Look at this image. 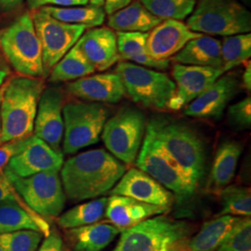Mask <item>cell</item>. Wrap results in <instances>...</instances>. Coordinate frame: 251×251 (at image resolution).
I'll return each instance as SVG.
<instances>
[{
	"label": "cell",
	"mask_w": 251,
	"mask_h": 251,
	"mask_svg": "<svg viewBox=\"0 0 251 251\" xmlns=\"http://www.w3.org/2000/svg\"><path fill=\"white\" fill-rule=\"evenodd\" d=\"M125 172V165L113 154L104 149H94L63 163L61 180L65 196L79 202L107 194Z\"/></svg>",
	"instance_id": "1"
},
{
	"label": "cell",
	"mask_w": 251,
	"mask_h": 251,
	"mask_svg": "<svg viewBox=\"0 0 251 251\" xmlns=\"http://www.w3.org/2000/svg\"><path fill=\"white\" fill-rule=\"evenodd\" d=\"M44 89L43 80L24 75L12 77L4 86L0 103L1 144L33 135L37 105Z\"/></svg>",
	"instance_id": "2"
},
{
	"label": "cell",
	"mask_w": 251,
	"mask_h": 251,
	"mask_svg": "<svg viewBox=\"0 0 251 251\" xmlns=\"http://www.w3.org/2000/svg\"><path fill=\"white\" fill-rule=\"evenodd\" d=\"M146 130L160 143L198 188L205 174L206 153L204 144L195 129L180 121L157 116L147 124Z\"/></svg>",
	"instance_id": "3"
},
{
	"label": "cell",
	"mask_w": 251,
	"mask_h": 251,
	"mask_svg": "<svg viewBox=\"0 0 251 251\" xmlns=\"http://www.w3.org/2000/svg\"><path fill=\"white\" fill-rule=\"evenodd\" d=\"M0 47L13 69L24 76L45 77L42 48L30 13H25L0 36Z\"/></svg>",
	"instance_id": "4"
},
{
	"label": "cell",
	"mask_w": 251,
	"mask_h": 251,
	"mask_svg": "<svg viewBox=\"0 0 251 251\" xmlns=\"http://www.w3.org/2000/svg\"><path fill=\"white\" fill-rule=\"evenodd\" d=\"M189 16L187 26L203 35L229 36L251 30V13L238 0H199Z\"/></svg>",
	"instance_id": "5"
},
{
	"label": "cell",
	"mask_w": 251,
	"mask_h": 251,
	"mask_svg": "<svg viewBox=\"0 0 251 251\" xmlns=\"http://www.w3.org/2000/svg\"><path fill=\"white\" fill-rule=\"evenodd\" d=\"M115 73L134 102L146 108L168 109L176 86L167 74L129 62H118Z\"/></svg>",
	"instance_id": "6"
},
{
	"label": "cell",
	"mask_w": 251,
	"mask_h": 251,
	"mask_svg": "<svg viewBox=\"0 0 251 251\" xmlns=\"http://www.w3.org/2000/svg\"><path fill=\"white\" fill-rule=\"evenodd\" d=\"M109 109L103 103L73 101L63 108V152L72 154L97 144L109 118Z\"/></svg>",
	"instance_id": "7"
},
{
	"label": "cell",
	"mask_w": 251,
	"mask_h": 251,
	"mask_svg": "<svg viewBox=\"0 0 251 251\" xmlns=\"http://www.w3.org/2000/svg\"><path fill=\"white\" fill-rule=\"evenodd\" d=\"M194 226L166 215L147 219L121 232L113 251H155L164 246L191 238Z\"/></svg>",
	"instance_id": "8"
},
{
	"label": "cell",
	"mask_w": 251,
	"mask_h": 251,
	"mask_svg": "<svg viewBox=\"0 0 251 251\" xmlns=\"http://www.w3.org/2000/svg\"><path fill=\"white\" fill-rule=\"evenodd\" d=\"M3 171L27 206L38 215L52 219L62 213L66 196L59 171H43L25 178L16 176L7 168Z\"/></svg>",
	"instance_id": "9"
},
{
	"label": "cell",
	"mask_w": 251,
	"mask_h": 251,
	"mask_svg": "<svg viewBox=\"0 0 251 251\" xmlns=\"http://www.w3.org/2000/svg\"><path fill=\"white\" fill-rule=\"evenodd\" d=\"M146 126L142 110L126 106L108 118L101 139L111 154L126 165H132L140 152Z\"/></svg>",
	"instance_id": "10"
},
{
	"label": "cell",
	"mask_w": 251,
	"mask_h": 251,
	"mask_svg": "<svg viewBox=\"0 0 251 251\" xmlns=\"http://www.w3.org/2000/svg\"><path fill=\"white\" fill-rule=\"evenodd\" d=\"M135 164L138 169L146 172L164 187L173 192L175 198L179 200H188L197 191L179 164L147 130Z\"/></svg>",
	"instance_id": "11"
},
{
	"label": "cell",
	"mask_w": 251,
	"mask_h": 251,
	"mask_svg": "<svg viewBox=\"0 0 251 251\" xmlns=\"http://www.w3.org/2000/svg\"><path fill=\"white\" fill-rule=\"evenodd\" d=\"M42 48L45 77L85 33L86 27L63 23L39 9L31 15Z\"/></svg>",
	"instance_id": "12"
},
{
	"label": "cell",
	"mask_w": 251,
	"mask_h": 251,
	"mask_svg": "<svg viewBox=\"0 0 251 251\" xmlns=\"http://www.w3.org/2000/svg\"><path fill=\"white\" fill-rule=\"evenodd\" d=\"M225 73L224 67L175 63L172 75L176 89L169 102L168 109L179 111L187 106Z\"/></svg>",
	"instance_id": "13"
},
{
	"label": "cell",
	"mask_w": 251,
	"mask_h": 251,
	"mask_svg": "<svg viewBox=\"0 0 251 251\" xmlns=\"http://www.w3.org/2000/svg\"><path fill=\"white\" fill-rule=\"evenodd\" d=\"M63 93L58 87L43 90L37 105L34 135L56 152H62L63 137Z\"/></svg>",
	"instance_id": "14"
},
{
	"label": "cell",
	"mask_w": 251,
	"mask_h": 251,
	"mask_svg": "<svg viewBox=\"0 0 251 251\" xmlns=\"http://www.w3.org/2000/svg\"><path fill=\"white\" fill-rule=\"evenodd\" d=\"M240 82L233 74H224L184 109L186 116L202 119H221L236 96Z\"/></svg>",
	"instance_id": "15"
},
{
	"label": "cell",
	"mask_w": 251,
	"mask_h": 251,
	"mask_svg": "<svg viewBox=\"0 0 251 251\" xmlns=\"http://www.w3.org/2000/svg\"><path fill=\"white\" fill-rule=\"evenodd\" d=\"M109 193L170 208L176 198L170 190L138 168H132L125 172Z\"/></svg>",
	"instance_id": "16"
},
{
	"label": "cell",
	"mask_w": 251,
	"mask_h": 251,
	"mask_svg": "<svg viewBox=\"0 0 251 251\" xmlns=\"http://www.w3.org/2000/svg\"><path fill=\"white\" fill-rule=\"evenodd\" d=\"M63 152H56L44 141L31 135L25 147L6 167L18 177L25 178L48 171H61Z\"/></svg>",
	"instance_id": "17"
},
{
	"label": "cell",
	"mask_w": 251,
	"mask_h": 251,
	"mask_svg": "<svg viewBox=\"0 0 251 251\" xmlns=\"http://www.w3.org/2000/svg\"><path fill=\"white\" fill-rule=\"evenodd\" d=\"M202 35L192 31L187 25L179 20H163L148 32L147 50L155 60H170L190 40Z\"/></svg>",
	"instance_id": "18"
},
{
	"label": "cell",
	"mask_w": 251,
	"mask_h": 251,
	"mask_svg": "<svg viewBox=\"0 0 251 251\" xmlns=\"http://www.w3.org/2000/svg\"><path fill=\"white\" fill-rule=\"evenodd\" d=\"M68 93L87 101L117 103L126 95L125 88L117 73H102L69 83Z\"/></svg>",
	"instance_id": "19"
},
{
	"label": "cell",
	"mask_w": 251,
	"mask_h": 251,
	"mask_svg": "<svg viewBox=\"0 0 251 251\" xmlns=\"http://www.w3.org/2000/svg\"><path fill=\"white\" fill-rule=\"evenodd\" d=\"M76 46L96 71H105L120 61L117 33L110 27L90 29L81 36Z\"/></svg>",
	"instance_id": "20"
},
{
	"label": "cell",
	"mask_w": 251,
	"mask_h": 251,
	"mask_svg": "<svg viewBox=\"0 0 251 251\" xmlns=\"http://www.w3.org/2000/svg\"><path fill=\"white\" fill-rule=\"evenodd\" d=\"M170 209V207L144 203L134 198L111 195L107 198L104 216L107 218L108 223L123 232L152 216L166 214Z\"/></svg>",
	"instance_id": "21"
},
{
	"label": "cell",
	"mask_w": 251,
	"mask_h": 251,
	"mask_svg": "<svg viewBox=\"0 0 251 251\" xmlns=\"http://www.w3.org/2000/svg\"><path fill=\"white\" fill-rule=\"evenodd\" d=\"M65 237L75 251H101L121 233L108 222L66 229Z\"/></svg>",
	"instance_id": "22"
},
{
	"label": "cell",
	"mask_w": 251,
	"mask_h": 251,
	"mask_svg": "<svg viewBox=\"0 0 251 251\" xmlns=\"http://www.w3.org/2000/svg\"><path fill=\"white\" fill-rule=\"evenodd\" d=\"M242 149V144L236 141H225L220 145L206 182L207 192L220 193L230 184L234 177Z\"/></svg>",
	"instance_id": "23"
},
{
	"label": "cell",
	"mask_w": 251,
	"mask_h": 251,
	"mask_svg": "<svg viewBox=\"0 0 251 251\" xmlns=\"http://www.w3.org/2000/svg\"><path fill=\"white\" fill-rule=\"evenodd\" d=\"M171 61L185 65L223 67L221 40L204 35L194 38L175 54Z\"/></svg>",
	"instance_id": "24"
},
{
	"label": "cell",
	"mask_w": 251,
	"mask_h": 251,
	"mask_svg": "<svg viewBox=\"0 0 251 251\" xmlns=\"http://www.w3.org/2000/svg\"><path fill=\"white\" fill-rule=\"evenodd\" d=\"M147 33L117 32V50L120 59L159 70L168 69L171 60L158 61L152 58L147 50Z\"/></svg>",
	"instance_id": "25"
},
{
	"label": "cell",
	"mask_w": 251,
	"mask_h": 251,
	"mask_svg": "<svg viewBox=\"0 0 251 251\" xmlns=\"http://www.w3.org/2000/svg\"><path fill=\"white\" fill-rule=\"evenodd\" d=\"M20 230H34L44 236L50 233L45 219L32 209L11 202L0 204V234Z\"/></svg>",
	"instance_id": "26"
},
{
	"label": "cell",
	"mask_w": 251,
	"mask_h": 251,
	"mask_svg": "<svg viewBox=\"0 0 251 251\" xmlns=\"http://www.w3.org/2000/svg\"><path fill=\"white\" fill-rule=\"evenodd\" d=\"M163 20L154 16L139 1L109 15L108 26L117 32H150Z\"/></svg>",
	"instance_id": "27"
},
{
	"label": "cell",
	"mask_w": 251,
	"mask_h": 251,
	"mask_svg": "<svg viewBox=\"0 0 251 251\" xmlns=\"http://www.w3.org/2000/svg\"><path fill=\"white\" fill-rule=\"evenodd\" d=\"M242 217L218 216L205 223L197 235L188 243L190 251H215Z\"/></svg>",
	"instance_id": "28"
},
{
	"label": "cell",
	"mask_w": 251,
	"mask_h": 251,
	"mask_svg": "<svg viewBox=\"0 0 251 251\" xmlns=\"http://www.w3.org/2000/svg\"><path fill=\"white\" fill-rule=\"evenodd\" d=\"M95 68L75 45L55 64L50 71V82L57 84L67 81H75L90 75Z\"/></svg>",
	"instance_id": "29"
},
{
	"label": "cell",
	"mask_w": 251,
	"mask_h": 251,
	"mask_svg": "<svg viewBox=\"0 0 251 251\" xmlns=\"http://www.w3.org/2000/svg\"><path fill=\"white\" fill-rule=\"evenodd\" d=\"M40 9L61 22L78 25L86 28L101 25L104 23L106 15L103 7H96L92 5L73 8L45 6Z\"/></svg>",
	"instance_id": "30"
},
{
	"label": "cell",
	"mask_w": 251,
	"mask_h": 251,
	"mask_svg": "<svg viewBox=\"0 0 251 251\" xmlns=\"http://www.w3.org/2000/svg\"><path fill=\"white\" fill-rule=\"evenodd\" d=\"M106 205L107 198H101L75 206L58 218V225L71 229L98 223L105 215Z\"/></svg>",
	"instance_id": "31"
},
{
	"label": "cell",
	"mask_w": 251,
	"mask_h": 251,
	"mask_svg": "<svg viewBox=\"0 0 251 251\" xmlns=\"http://www.w3.org/2000/svg\"><path fill=\"white\" fill-rule=\"evenodd\" d=\"M221 56L222 66L226 73L247 62L251 56V34L225 36L221 41Z\"/></svg>",
	"instance_id": "32"
},
{
	"label": "cell",
	"mask_w": 251,
	"mask_h": 251,
	"mask_svg": "<svg viewBox=\"0 0 251 251\" xmlns=\"http://www.w3.org/2000/svg\"><path fill=\"white\" fill-rule=\"evenodd\" d=\"M223 208L217 215H232L251 217V193L250 187L228 185L220 193Z\"/></svg>",
	"instance_id": "33"
},
{
	"label": "cell",
	"mask_w": 251,
	"mask_h": 251,
	"mask_svg": "<svg viewBox=\"0 0 251 251\" xmlns=\"http://www.w3.org/2000/svg\"><path fill=\"white\" fill-rule=\"evenodd\" d=\"M154 16L161 19L183 20L196 7L197 0H139Z\"/></svg>",
	"instance_id": "34"
},
{
	"label": "cell",
	"mask_w": 251,
	"mask_h": 251,
	"mask_svg": "<svg viewBox=\"0 0 251 251\" xmlns=\"http://www.w3.org/2000/svg\"><path fill=\"white\" fill-rule=\"evenodd\" d=\"M43 234L34 230H20L0 234V247L4 251H36Z\"/></svg>",
	"instance_id": "35"
},
{
	"label": "cell",
	"mask_w": 251,
	"mask_h": 251,
	"mask_svg": "<svg viewBox=\"0 0 251 251\" xmlns=\"http://www.w3.org/2000/svg\"><path fill=\"white\" fill-rule=\"evenodd\" d=\"M216 251H251V217H242Z\"/></svg>",
	"instance_id": "36"
},
{
	"label": "cell",
	"mask_w": 251,
	"mask_h": 251,
	"mask_svg": "<svg viewBox=\"0 0 251 251\" xmlns=\"http://www.w3.org/2000/svg\"><path fill=\"white\" fill-rule=\"evenodd\" d=\"M228 121L233 126L240 129L251 128V99L246 97L244 99L230 105L227 113Z\"/></svg>",
	"instance_id": "37"
},
{
	"label": "cell",
	"mask_w": 251,
	"mask_h": 251,
	"mask_svg": "<svg viewBox=\"0 0 251 251\" xmlns=\"http://www.w3.org/2000/svg\"><path fill=\"white\" fill-rule=\"evenodd\" d=\"M16 203L20 206L31 209L27 206L24 199L21 198L13 184L6 176L4 171H0V204L2 203Z\"/></svg>",
	"instance_id": "38"
},
{
	"label": "cell",
	"mask_w": 251,
	"mask_h": 251,
	"mask_svg": "<svg viewBox=\"0 0 251 251\" xmlns=\"http://www.w3.org/2000/svg\"><path fill=\"white\" fill-rule=\"evenodd\" d=\"M29 137L0 144V171H4L10 159L24 150L29 140Z\"/></svg>",
	"instance_id": "39"
},
{
	"label": "cell",
	"mask_w": 251,
	"mask_h": 251,
	"mask_svg": "<svg viewBox=\"0 0 251 251\" xmlns=\"http://www.w3.org/2000/svg\"><path fill=\"white\" fill-rule=\"evenodd\" d=\"M37 251H66L63 248V242L61 235L56 231L51 232L48 236Z\"/></svg>",
	"instance_id": "40"
},
{
	"label": "cell",
	"mask_w": 251,
	"mask_h": 251,
	"mask_svg": "<svg viewBox=\"0 0 251 251\" xmlns=\"http://www.w3.org/2000/svg\"><path fill=\"white\" fill-rule=\"evenodd\" d=\"M132 0H104L103 9L107 15L115 13L117 10L123 9L129 5Z\"/></svg>",
	"instance_id": "41"
},
{
	"label": "cell",
	"mask_w": 251,
	"mask_h": 251,
	"mask_svg": "<svg viewBox=\"0 0 251 251\" xmlns=\"http://www.w3.org/2000/svg\"><path fill=\"white\" fill-rule=\"evenodd\" d=\"M89 3V0H43L42 6L47 4L58 5L61 7H76V6H86Z\"/></svg>",
	"instance_id": "42"
},
{
	"label": "cell",
	"mask_w": 251,
	"mask_h": 251,
	"mask_svg": "<svg viewBox=\"0 0 251 251\" xmlns=\"http://www.w3.org/2000/svg\"><path fill=\"white\" fill-rule=\"evenodd\" d=\"M191 238L182 239L177 242L171 243L167 246H164L155 251H189L188 243Z\"/></svg>",
	"instance_id": "43"
},
{
	"label": "cell",
	"mask_w": 251,
	"mask_h": 251,
	"mask_svg": "<svg viewBox=\"0 0 251 251\" xmlns=\"http://www.w3.org/2000/svg\"><path fill=\"white\" fill-rule=\"evenodd\" d=\"M24 0H0V12H11L18 9Z\"/></svg>",
	"instance_id": "44"
},
{
	"label": "cell",
	"mask_w": 251,
	"mask_h": 251,
	"mask_svg": "<svg viewBox=\"0 0 251 251\" xmlns=\"http://www.w3.org/2000/svg\"><path fill=\"white\" fill-rule=\"evenodd\" d=\"M243 86L247 91L251 92V64L250 62L246 65L243 74Z\"/></svg>",
	"instance_id": "45"
},
{
	"label": "cell",
	"mask_w": 251,
	"mask_h": 251,
	"mask_svg": "<svg viewBox=\"0 0 251 251\" xmlns=\"http://www.w3.org/2000/svg\"><path fill=\"white\" fill-rule=\"evenodd\" d=\"M9 75V67L7 66L5 61H4V60L2 59V57L0 56V87L3 86L4 81L6 80V78L8 77Z\"/></svg>",
	"instance_id": "46"
},
{
	"label": "cell",
	"mask_w": 251,
	"mask_h": 251,
	"mask_svg": "<svg viewBox=\"0 0 251 251\" xmlns=\"http://www.w3.org/2000/svg\"><path fill=\"white\" fill-rule=\"evenodd\" d=\"M42 2L43 0H27L29 8L33 10L42 7Z\"/></svg>",
	"instance_id": "47"
},
{
	"label": "cell",
	"mask_w": 251,
	"mask_h": 251,
	"mask_svg": "<svg viewBox=\"0 0 251 251\" xmlns=\"http://www.w3.org/2000/svg\"><path fill=\"white\" fill-rule=\"evenodd\" d=\"M89 3H90V5H92V6L103 7L104 0H89Z\"/></svg>",
	"instance_id": "48"
},
{
	"label": "cell",
	"mask_w": 251,
	"mask_h": 251,
	"mask_svg": "<svg viewBox=\"0 0 251 251\" xmlns=\"http://www.w3.org/2000/svg\"><path fill=\"white\" fill-rule=\"evenodd\" d=\"M3 90H4V86L0 87V103H1V99L3 95ZM0 144H1V119H0Z\"/></svg>",
	"instance_id": "49"
},
{
	"label": "cell",
	"mask_w": 251,
	"mask_h": 251,
	"mask_svg": "<svg viewBox=\"0 0 251 251\" xmlns=\"http://www.w3.org/2000/svg\"><path fill=\"white\" fill-rule=\"evenodd\" d=\"M246 5H251V0H241Z\"/></svg>",
	"instance_id": "50"
},
{
	"label": "cell",
	"mask_w": 251,
	"mask_h": 251,
	"mask_svg": "<svg viewBox=\"0 0 251 251\" xmlns=\"http://www.w3.org/2000/svg\"><path fill=\"white\" fill-rule=\"evenodd\" d=\"M0 251H4L2 250V248H1V247H0Z\"/></svg>",
	"instance_id": "51"
},
{
	"label": "cell",
	"mask_w": 251,
	"mask_h": 251,
	"mask_svg": "<svg viewBox=\"0 0 251 251\" xmlns=\"http://www.w3.org/2000/svg\"><path fill=\"white\" fill-rule=\"evenodd\" d=\"M66 251H67V250H66Z\"/></svg>",
	"instance_id": "52"
}]
</instances>
